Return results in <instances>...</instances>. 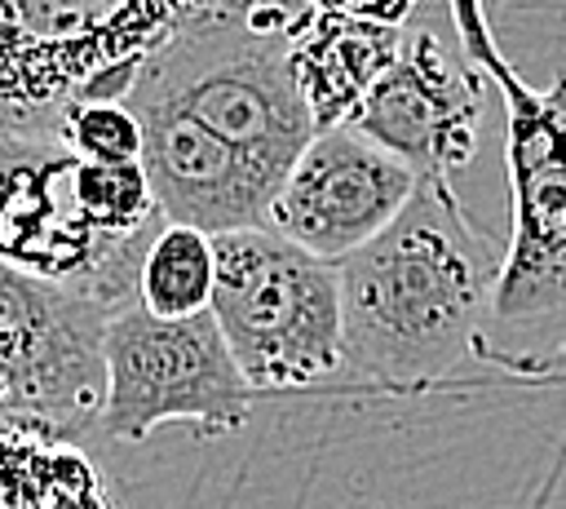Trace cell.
<instances>
[{
  "instance_id": "cell-7",
  "label": "cell",
  "mask_w": 566,
  "mask_h": 509,
  "mask_svg": "<svg viewBox=\"0 0 566 509\" xmlns=\"http://www.w3.org/2000/svg\"><path fill=\"white\" fill-rule=\"evenodd\" d=\"M111 319L93 297L0 261V425L66 443L97 434Z\"/></svg>"
},
{
  "instance_id": "cell-5",
  "label": "cell",
  "mask_w": 566,
  "mask_h": 509,
  "mask_svg": "<svg viewBox=\"0 0 566 509\" xmlns=\"http://www.w3.org/2000/svg\"><path fill=\"white\" fill-rule=\"evenodd\" d=\"M102 363V438L137 443L172 420L195 425L199 434H230L252 416L256 385L239 367L212 310L155 314L133 301L106 323Z\"/></svg>"
},
{
  "instance_id": "cell-2",
  "label": "cell",
  "mask_w": 566,
  "mask_h": 509,
  "mask_svg": "<svg viewBox=\"0 0 566 509\" xmlns=\"http://www.w3.org/2000/svg\"><path fill=\"white\" fill-rule=\"evenodd\" d=\"M460 49L504 97V177L513 230L478 359L513 372L566 363V71L531 89L500 53L486 0H451Z\"/></svg>"
},
{
  "instance_id": "cell-10",
  "label": "cell",
  "mask_w": 566,
  "mask_h": 509,
  "mask_svg": "<svg viewBox=\"0 0 566 509\" xmlns=\"http://www.w3.org/2000/svg\"><path fill=\"white\" fill-rule=\"evenodd\" d=\"M292 71L314 111L318 128L349 124L371 93V84L389 71L402 49L398 22H376L340 9L305 4L292 27Z\"/></svg>"
},
{
  "instance_id": "cell-9",
  "label": "cell",
  "mask_w": 566,
  "mask_h": 509,
  "mask_svg": "<svg viewBox=\"0 0 566 509\" xmlns=\"http://www.w3.org/2000/svg\"><path fill=\"white\" fill-rule=\"evenodd\" d=\"M482 97L486 75L478 62L455 58L433 31H407L398 58L349 124L402 155L416 173L451 177L478 150Z\"/></svg>"
},
{
  "instance_id": "cell-11",
  "label": "cell",
  "mask_w": 566,
  "mask_h": 509,
  "mask_svg": "<svg viewBox=\"0 0 566 509\" xmlns=\"http://www.w3.org/2000/svg\"><path fill=\"white\" fill-rule=\"evenodd\" d=\"M217 288V235L190 221H168L137 279V301L155 314H199L212 310Z\"/></svg>"
},
{
  "instance_id": "cell-8",
  "label": "cell",
  "mask_w": 566,
  "mask_h": 509,
  "mask_svg": "<svg viewBox=\"0 0 566 509\" xmlns=\"http://www.w3.org/2000/svg\"><path fill=\"white\" fill-rule=\"evenodd\" d=\"M420 173L358 133L354 124H332L310 137L292 173L283 177L270 226L301 248L340 261L345 252L376 239L416 195Z\"/></svg>"
},
{
  "instance_id": "cell-6",
  "label": "cell",
  "mask_w": 566,
  "mask_h": 509,
  "mask_svg": "<svg viewBox=\"0 0 566 509\" xmlns=\"http://www.w3.org/2000/svg\"><path fill=\"white\" fill-rule=\"evenodd\" d=\"M150 243L93 226L80 199V155L62 133H0V261L119 314L137 301Z\"/></svg>"
},
{
  "instance_id": "cell-3",
  "label": "cell",
  "mask_w": 566,
  "mask_h": 509,
  "mask_svg": "<svg viewBox=\"0 0 566 509\" xmlns=\"http://www.w3.org/2000/svg\"><path fill=\"white\" fill-rule=\"evenodd\" d=\"M234 0H0V133H57L80 102L124 97L142 62Z\"/></svg>"
},
{
  "instance_id": "cell-12",
  "label": "cell",
  "mask_w": 566,
  "mask_h": 509,
  "mask_svg": "<svg viewBox=\"0 0 566 509\" xmlns=\"http://www.w3.org/2000/svg\"><path fill=\"white\" fill-rule=\"evenodd\" d=\"M62 142L93 164H137L142 159V120L124 97L80 102L62 120Z\"/></svg>"
},
{
  "instance_id": "cell-13",
  "label": "cell",
  "mask_w": 566,
  "mask_h": 509,
  "mask_svg": "<svg viewBox=\"0 0 566 509\" xmlns=\"http://www.w3.org/2000/svg\"><path fill=\"white\" fill-rule=\"evenodd\" d=\"M314 9H340V13H358V18H376V22H398L416 9V0H305Z\"/></svg>"
},
{
  "instance_id": "cell-4",
  "label": "cell",
  "mask_w": 566,
  "mask_h": 509,
  "mask_svg": "<svg viewBox=\"0 0 566 509\" xmlns=\"http://www.w3.org/2000/svg\"><path fill=\"white\" fill-rule=\"evenodd\" d=\"M212 314L256 389L314 385L345 367L336 261L274 226L217 235Z\"/></svg>"
},
{
  "instance_id": "cell-1",
  "label": "cell",
  "mask_w": 566,
  "mask_h": 509,
  "mask_svg": "<svg viewBox=\"0 0 566 509\" xmlns=\"http://www.w3.org/2000/svg\"><path fill=\"white\" fill-rule=\"evenodd\" d=\"M509 243L460 204L451 177H424L407 208L336 261L345 372L407 389L478 350Z\"/></svg>"
}]
</instances>
